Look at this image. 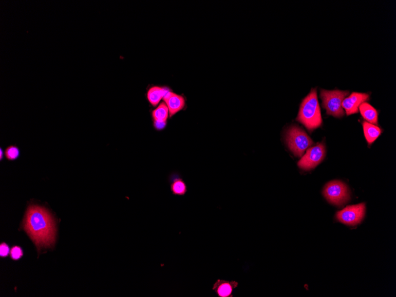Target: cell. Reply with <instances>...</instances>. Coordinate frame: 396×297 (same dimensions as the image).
Here are the masks:
<instances>
[{
	"label": "cell",
	"mask_w": 396,
	"mask_h": 297,
	"mask_svg": "<svg viewBox=\"0 0 396 297\" xmlns=\"http://www.w3.org/2000/svg\"><path fill=\"white\" fill-rule=\"evenodd\" d=\"M24 229L38 250L54 245L55 224L47 209L37 205L29 207L26 212Z\"/></svg>",
	"instance_id": "cell-1"
},
{
	"label": "cell",
	"mask_w": 396,
	"mask_h": 297,
	"mask_svg": "<svg viewBox=\"0 0 396 297\" xmlns=\"http://www.w3.org/2000/svg\"><path fill=\"white\" fill-rule=\"evenodd\" d=\"M297 121L305 125L310 132L322 126L323 121L316 89H311L310 93L304 98Z\"/></svg>",
	"instance_id": "cell-2"
},
{
	"label": "cell",
	"mask_w": 396,
	"mask_h": 297,
	"mask_svg": "<svg viewBox=\"0 0 396 297\" xmlns=\"http://www.w3.org/2000/svg\"><path fill=\"white\" fill-rule=\"evenodd\" d=\"M349 93V91L321 90L322 106L326 110L327 115L335 117H343L345 111L342 108V102Z\"/></svg>",
	"instance_id": "cell-3"
},
{
	"label": "cell",
	"mask_w": 396,
	"mask_h": 297,
	"mask_svg": "<svg viewBox=\"0 0 396 297\" xmlns=\"http://www.w3.org/2000/svg\"><path fill=\"white\" fill-rule=\"evenodd\" d=\"M288 147L297 157H300L307 149L312 146L313 142L306 132L297 125H293L286 132Z\"/></svg>",
	"instance_id": "cell-4"
},
{
	"label": "cell",
	"mask_w": 396,
	"mask_h": 297,
	"mask_svg": "<svg viewBox=\"0 0 396 297\" xmlns=\"http://www.w3.org/2000/svg\"><path fill=\"white\" fill-rule=\"evenodd\" d=\"M324 195L330 204L337 207L343 206L350 200L348 186L340 181H333L327 184L324 188Z\"/></svg>",
	"instance_id": "cell-5"
},
{
	"label": "cell",
	"mask_w": 396,
	"mask_h": 297,
	"mask_svg": "<svg viewBox=\"0 0 396 297\" xmlns=\"http://www.w3.org/2000/svg\"><path fill=\"white\" fill-rule=\"evenodd\" d=\"M325 155L324 144L318 143L316 146L307 150L306 154L298 162V166L306 171L312 170L324 161Z\"/></svg>",
	"instance_id": "cell-6"
},
{
	"label": "cell",
	"mask_w": 396,
	"mask_h": 297,
	"mask_svg": "<svg viewBox=\"0 0 396 297\" xmlns=\"http://www.w3.org/2000/svg\"><path fill=\"white\" fill-rule=\"evenodd\" d=\"M365 213L364 203L351 205L337 212L336 219L346 225L355 226L362 222Z\"/></svg>",
	"instance_id": "cell-7"
},
{
	"label": "cell",
	"mask_w": 396,
	"mask_h": 297,
	"mask_svg": "<svg viewBox=\"0 0 396 297\" xmlns=\"http://www.w3.org/2000/svg\"><path fill=\"white\" fill-rule=\"evenodd\" d=\"M370 100L368 93L353 92L342 102V108L345 110L347 116L359 113L360 106L363 103Z\"/></svg>",
	"instance_id": "cell-8"
},
{
	"label": "cell",
	"mask_w": 396,
	"mask_h": 297,
	"mask_svg": "<svg viewBox=\"0 0 396 297\" xmlns=\"http://www.w3.org/2000/svg\"><path fill=\"white\" fill-rule=\"evenodd\" d=\"M166 103L169 111V117L174 116L177 113L181 111L185 106V99L184 97L173 92L171 90L168 91L163 99Z\"/></svg>",
	"instance_id": "cell-9"
},
{
	"label": "cell",
	"mask_w": 396,
	"mask_h": 297,
	"mask_svg": "<svg viewBox=\"0 0 396 297\" xmlns=\"http://www.w3.org/2000/svg\"><path fill=\"white\" fill-rule=\"evenodd\" d=\"M238 285L236 281L218 280L213 285V290L219 297H232L233 291Z\"/></svg>",
	"instance_id": "cell-10"
},
{
	"label": "cell",
	"mask_w": 396,
	"mask_h": 297,
	"mask_svg": "<svg viewBox=\"0 0 396 297\" xmlns=\"http://www.w3.org/2000/svg\"><path fill=\"white\" fill-rule=\"evenodd\" d=\"M171 89L166 87L152 86L148 89L147 93V98L153 107H157L163 100L165 95Z\"/></svg>",
	"instance_id": "cell-11"
},
{
	"label": "cell",
	"mask_w": 396,
	"mask_h": 297,
	"mask_svg": "<svg viewBox=\"0 0 396 297\" xmlns=\"http://www.w3.org/2000/svg\"><path fill=\"white\" fill-rule=\"evenodd\" d=\"M359 110L361 115L368 123L378 125V112L373 106L368 102L363 103L360 106Z\"/></svg>",
	"instance_id": "cell-12"
},
{
	"label": "cell",
	"mask_w": 396,
	"mask_h": 297,
	"mask_svg": "<svg viewBox=\"0 0 396 297\" xmlns=\"http://www.w3.org/2000/svg\"><path fill=\"white\" fill-rule=\"evenodd\" d=\"M363 127L365 138L368 145L370 146L382 134V129L378 125L369 123L365 121H363Z\"/></svg>",
	"instance_id": "cell-13"
},
{
	"label": "cell",
	"mask_w": 396,
	"mask_h": 297,
	"mask_svg": "<svg viewBox=\"0 0 396 297\" xmlns=\"http://www.w3.org/2000/svg\"><path fill=\"white\" fill-rule=\"evenodd\" d=\"M152 117L153 122L167 123L169 117V111L166 103L164 101L161 102L152 112Z\"/></svg>",
	"instance_id": "cell-14"
},
{
	"label": "cell",
	"mask_w": 396,
	"mask_h": 297,
	"mask_svg": "<svg viewBox=\"0 0 396 297\" xmlns=\"http://www.w3.org/2000/svg\"><path fill=\"white\" fill-rule=\"evenodd\" d=\"M171 190L173 195L183 196L187 191V186L182 178L171 177Z\"/></svg>",
	"instance_id": "cell-15"
},
{
	"label": "cell",
	"mask_w": 396,
	"mask_h": 297,
	"mask_svg": "<svg viewBox=\"0 0 396 297\" xmlns=\"http://www.w3.org/2000/svg\"><path fill=\"white\" fill-rule=\"evenodd\" d=\"M5 155L7 160L10 161H16L21 155L19 148L15 146H11L6 148Z\"/></svg>",
	"instance_id": "cell-16"
},
{
	"label": "cell",
	"mask_w": 396,
	"mask_h": 297,
	"mask_svg": "<svg viewBox=\"0 0 396 297\" xmlns=\"http://www.w3.org/2000/svg\"><path fill=\"white\" fill-rule=\"evenodd\" d=\"M11 258L14 261H18L24 256V250L21 247L16 246L11 248L10 250Z\"/></svg>",
	"instance_id": "cell-17"
},
{
	"label": "cell",
	"mask_w": 396,
	"mask_h": 297,
	"mask_svg": "<svg viewBox=\"0 0 396 297\" xmlns=\"http://www.w3.org/2000/svg\"><path fill=\"white\" fill-rule=\"evenodd\" d=\"M10 253V247L5 243H3L0 245V256L3 258L8 256Z\"/></svg>",
	"instance_id": "cell-18"
},
{
	"label": "cell",
	"mask_w": 396,
	"mask_h": 297,
	"mask_svg": "<svg viewBox=\"0 0 396 297\" xmlns=\"http://www.w3.org/2000/svg\"><path fill=\"white\" fill-rule=\"evenodd\" d=\"M167 123H160V122H153L154 127L157 131H162L166 128Z\"/></svg>",
	"instance_id": "cell-19"
},
{
	"label": "cell",
	"mask_w": 396,
	"mask_h": 297,
	"mask_svg": "<svg viewBox=\"0 0 396 297\" xmlns=\"http://www.w3.org/2000/svg\"><path fill=\"white\" fill-rule=\"evenodd\" d=\"M3 155H4L3 151L2 148H1V149H0V160H1V161H2L3 159Z\"/></svg>",
	"instance_id": "cell-20"
}]
</instances>
